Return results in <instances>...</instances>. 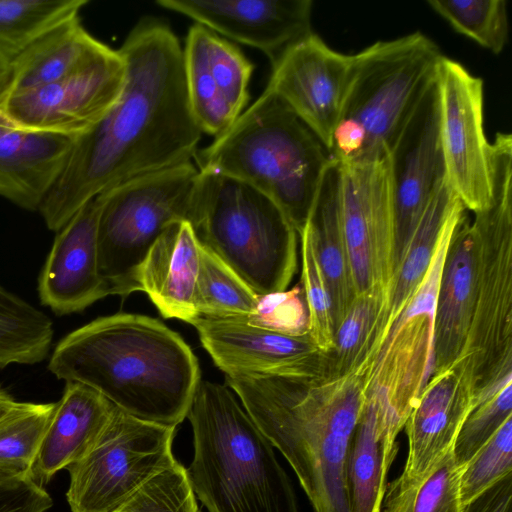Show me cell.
I'll use <instances>...</instances> for the list:
<instances>
[{"mask_svg": "<svg viewBox=\"0 0 512 512\" xmlns=\"http://www.w3.org/2000/svg\"><path fill=\"white\" fill-rule=\"evenodd\" d=\"M122 93L77 135L38 212L59 231L90 199L131 178L191 161L201 138L188 102L183 48L159 20H141L120 47Z\"/></svg>", "mask_w": 512, "mask_h": 512, "instance_id": "1", "label": "cell"}, {"mask_svg": "<svg viewBox=\"0 0 512 512\" xmlns=\"http://www.w3.org/2000/svg\"><path fill=\"white\" fill-rule=\"evenodd\" d=\"M49 371L87 385L143 421L176 427L201 380L197 357L161 321L117 313L70 332L53 350Z\"/></svg>", "mask_w": 512, "mask_h": 512, "instance_id": "2", "label": "cell"}, {"mask_svg": "<svg viewBox=\"0 0 512 512\" xmlns=\"http://www.w3.org/2000/svg\"><path fill=\"white\" fill-rule=\"evenodd\" d=\"M226 383L294 470L315 512H351L346 459L367 375L330 380L227 374Z\"/></svg>", "mask_w": 512, "mask_h": 512, "instance_id": "3", "label": "cell"}, {"mask_svg": "<svg viewBox=\"0 0 512 512\" xmlns=\"http://www.w3.org/2000/svg\"><path fill=\"white\" fill-rule=\"evenodd\" d=\"M187 417L194 456L186 470L208 512H299L274 446L227 385L200 380Z\"/></svg>", "mask_w": 512, "mask_h": 512, "instance_id": "4", "label": "cell"}, {"mask_svg": "<svg viewBox=\"0 0 512 512\" xmlns=\"http://www.w3.org/2000/svg\"><path fill=\"white\" fill-rule=\"evenodd\" d=\"M194 159L198 170L240 180L271 198L299 234L331 155L292 109L265 89Z\"/></svg>", "mask_w": 512, "mask_h": 512, "instance_id": "5", "label": "cell"}, {"mask_svg": "<svg viewBox=\"0 0 512 512\" xmlns=\"http://www.w3.org/2000/svg\"><path fill=\"white\" fill-rule=\"evenodd\" d=\"M439 47L417 31L353 54L352 76L330 155L340 163L389 155L402 127L436 81Z\"/></svg>", "mask_w": 512, "mask_h": 512, "instance_id": "6", "label": "cell"}, {"mask_svg": "<svg viewBox=\"0 0 512 512\" xmlns=\"http://www.w3.org/2000/svg\"><path fill=\"white\" fill-rule=\"evenodd\" d=\"M198 241L257 295L285 291L297 270L298 233L256 188L199 170L190 218Z\"/></svg>", "mask_w": 512, "mask_h": 512, "instance_id": "7", "label": "cell"}, {"mask_svg": "<svg viewBox=\"0 0 512 512\" xmlns=\"http://www.w3.org/2000/svg\"><path fill=\"white\" fill-rule=\"evenodd\" d=\"M491 202L474 213L479 266L476 300L465 346L456 363L470 375L475 398L512 378V143L489 148Z\"/></svg>", "mask_w": 512, "mask_h": 512, "instance_id": "8", "label": "cell"}, {"mask_svg": "<svg viewBox=\"0 0 512 512\" xmlns=\"http://www.w3.org/2000/svg\"><path fill=\"white\" fill-rule=\"evenodd\" d=\"M198 175L189 161L101 193L98 266L110 295L139 291L138 271L155 240L171 223L190 221Z\"/></svg>", "mask_w": 512, "mask_h": 512, "instance_id": "9", "label": "cell"}, {"mask_svg": "<svg viewBox=\"0 0 512 512\" xmlns=\"http://www.w3.org/2000/svg\"><path fill=\"white\" fill-rule=\"evenodd\" d=\"M175 427L135 418L116 406L103 432L79 461L66 469L72 512H114L154 475L176 460Z\"/></svg>", "mask_w": 512, "mask_h": 512, "instance_id": "10", "label": "cell"}, {"mask_svg": "<svg viewBox=\"0 0 512 512\" xmlns=\"http://www.w3.org/2000/svg\"><path fill=\"white\" fill-rule=\"evenodd\" d=\"M340 165L342 225L357 295L393 277V182L389 155Z\"/></svg>", "mask_w": 512, "mask_h": 512, "instance_id": "11", "label": "cell"}, {"mask_svg": "<svg viewBox=\"0 0 512 512\" xmlns=\"http://www.w3.org/2000/svg\"><path fill=\"white\" fill-rule=\"evenodd\" d=\"M446 180L467 210L491 202L489 145L483 126V80L445 56L437 75Z\"/></svg>", "mask_w": 512, "mask_h": 512, "instance_id": "12", "label": "cell"}, {"mask_svg": "<svg viewBox=\"0 0 512 512\" xmlns=\"http://www.w3.org/2000/svg\"><path fill=\"white\" fill-rule=\"evenodd\" d=\"M125 77L124 57L110 47L65 78L7 97L2 112L20 128L79 135L116 103Z\"/></svg>", "mask_w": 512, "mask_h": 512, "instance_id": "13", "label": "cell"}, {"mask_svg": "<svg viewBox=\"0 0 512 512\" xmlns=\"http://www.w3.org/2000/svg\"><path fill=\"white\" fill-rule=\"evenodd\" d=\"M389 161L394 192V275L436 185L446 177L437 79L399 132Z\"/></svg>", "mask_w": 512, "mask_h": 512, "instance_id": "14", "label": "cell"}, {"mask_svg": "<svg viewBox=\"0 0 512 512\" xmlns=\"http://www.w3.org/2000/svg\"><path fill=\"white\" fill-rule=\"evenodd\" d=\"M352 66L353 55L331 49L312 33L272 65L265 89L281 98L330 152Z\"/></svg>", "mask_w": 512, "mask_h": 512, "instance_id": "15", "label": "cell"}, {"mask_svg": "<svg viewBox=\"0 0 512 512\" xmlns=\"http://www.w3.org/2000/svg\"><path fill=\"white\" fill-rule=\"evenodd\" d=\"M215 365L227 374L327 379L326 353L309 333L293 336L234 320L198 316L190 323Z\"/></svg>", "mask_w": 512, "mask_h": 512, "instance_id": "16", "label": "cell"}, {"mask_svg": "<svg viewBox=\"0 0 512 512\" xmlns=\"http://www.w3.org/2000/svg\"><path fill=\"white\" fill-rule=\"evenodd\" d=\"M183 63L192 115L201 132L217 137L245 110L254 65L236 45L197 23L189 28Z\"/></svg>", "mask_w": 512, "mask_h": 512, "instance_id": "17", "label": "cell"}, {"mask_svg": "<svg viewBox=\"0 0 512 512\" xmlns=\"http://www.w3.org/2000/svg\"><path fill=\"white\" fill-rule=\"evenodd\" d=\"M156 4L262 51L271 65L313 33L310 0H158Z\"/></svg>", "mask_w": 512, "mask_h": 512, "instance_id": "18", "label": "cell"}, {"mask_svg": "<svg viewBox=\"0 0 512 512\" xmlns=\"http://www.w3.org/2000/svg\"><path fill=\"white\" fill-rule=\"evenodd\" d=\"M102 194L86 202L57 231L38 280L42 305L55 314L81 312L110 295L99 273L97 228Z\"/></svg>", "mask_w": 512, "mask_h": 512, "instance_id": "19", "label": "cell"}, {"mask_svg": "<svg viewBox=\"0 0 512 512\" xmlns=\"http://www.w3.org/2000/svg\"><path fill=\"white\" fill-rule=\"evenodd\" d=\"M474 404L472 379L460 364L432 375L404 424L408 452L396 479L419 480L451 451Z\"/></svg>", "mask_w": 512, "mask_h": 512, "instance_id": "20", "label": "cell"}, {"mask_svg": "<svg viewBox=\"0 0 512 512\" xmlns=\"http://www.w3.org/2000/svg\"><path fill=\"white\" fill-rule=\"evenodd\" d=\"M478 266V238L466 213L452 234L442 267L433 320L431 376L446 371L461 356L474 312Z\"/></svg>", "mask_w": 512, "mask_h": 512, "instance_id": "21", "label": "cell"}, {"mask_svg": "<svg viewBox=\"0 0 512 512\" xmlns=\"http://www.w3.org/2000/svg\"><path fill=\"white\" fill-rule=\"evenodd\" d=\"M404 424L384 397L366 392L346 459L351 512H379L397 451L396 437Z\"/></svg>", "mask_w": 512, "mask_h": 512, "instance_id": "22", "label": "cell"}, {"mask_svg": "<svg viewBox=\"0 0 512 512\" xmlns=\"http://www.w3.org/2000/svg\"><path fill=\"white\" fill-rule=\"evenodd\" d=\"M200 243L188 221L168 225L155 240L138 271L139 291L145 292L165 318L191 323L198 317L194 292Z\"/></svg>", "mask_w": 512, "mask_h": 512, "instance_id": "23", "label": "cell"}, {"mask_svg": "<svg viewBox=\"0 0 512 512\" xmlns=\"http://www.w3.org/2000/svg\"><path fill=\"white\" fill-rule=\"evenodd\" d=\"M114 407L93 388L66 382L42 438L33 478L39 484L46 483L58 471L83 458L103 432Z\"/></svg>", "mask_w": 512, "mask_h": 512, "instance_id": "24", "label": "cell"}, {"mask_svg": "<svg viewBox=\"0 0 512 512\" xmlns=\"http://www.w3.org/2000/svg\"><path fill=\"white\" fill-rule=\"evenodd\" d=\"M77 135L15 127L0 139V196L38 211Z\"/></svg>", "mask_w": 512, "mask_h": 512, "instance_id": "25", "label": "cell"}, {"mask_svg": "<svg viewBox=\"0 0 512 512\" xmlns=\"http://www.w3.org/2000/svg\"><path fill=\"white\" fill-rule=\"evenodd\" d=\"M109 48L85 29L80 15L73 16L38 37L8 66L7 97L65 78Z\"/></svg>", "mask_w": 512, "mask_h": 512, "instance_id": "26", "label": "cell"}, {"mask_svg": "<svg viewBox=\"0 0 512 512\" xmlns=\"http://www.w3.org/2000/svg\"><path fill=\"white\" fill-rule=\"evenodd\" d=\"M307 221L328 285L335 330L352 304L356 291L341 217V165L333 157L323 173Z\"/></svg>", "mask_w": 512, "mask_h": 512, "instance_id": "27", "label": "cell"}, {"mask_svg": "<svg viewBox=\"0 0 512 512\" xmlns=\"http://www.w3.org/2000/svg\"><path fill=\"white\" fill-rule=\"evenodd\" d=\"M390 284L357 294L336 326L326 353L327 379L355 372L368 376L389 328Z\"/></svg>", "mask_w": 512, "mask_h": 512, "instance_id": "28", "label": "cell"}, {"mask_svg": "<svg viewBox=\"0 0 512 512\" xmlns=\"http://www.w3.org/2000/svg\"><path fill=\"white\" fill-rule=\"evenodd\" d=\"M463 208L446 177L441 179L390 282L388 331L421 285L446 226Z\"/></svg>", "mask_w": 512, "mask_h": 512, "instance_id": "29", "label": "cell"}, {"mask_svg": "<svg viewBox=\"0 0 512 512\" xmlns=\"http://www.w3.org/2000/svg\"><path fill=\"white\" fill-rule=\"evenodd\" d=\"M53 333L47 314L0 285V369L45 360Z\"/></svg>", "mask_w": 512, "mask_h": 512, "instance_id": "30", "label": "cell"}, {"mask_svg": "<svg viewBox=\"0 0 512 512\" xmlns=\"http://www.w3.org/2000/svg\"><path fill=\"white\" fill-rule=\"evenodd\" d=\"M87 0H0V67L8 66L38 37L79 15Z\"/></svg>", "mask_w": 512, "mask_h": 512, "instance_id": "31", "label": "cell"}, {"mask_svg": "<svg viewBox=\"0 0 512 512\" xmlns=\"http://www.w3.org/2000/svg\"><path fill=\"white\" fill-rule=\"evenodd\" d=\"M199 254L194 292L197 315L245 322L256 312L259 295L201 243Z\"/></svg>", "mask_w": 512, "mask_h": 512, "instance_id": "32", "label": "cell"}, {"mask_svg": "<svg viewBox=\"0 0 512 512\" xmlns=\"http://www.w3.org/2000/svg\"><path fill=\"white\" fill-rule=\"evenodd\" d=\"M461 470L452 449L419 480L389 484L379 512H461Z\"/></svg>", "mask_w": 512, "mask_h": 512, "instance_id": "33", "label": "cell"}, {"mask_svg": "<svg viewBox=\"0 0 512 512\" xmlns=\"http://www.w3.org/2000/svg\"><path fill=\"white\" fill-rule=\"evenodd\" d=\"M56 403L17 402L0 417V470L31 476Z\"/></svg>", "mask_w": 512, "mask_h": 512, "instance_id": "34", "label": "cell"}, {"mask_svg": "<svg viewBox=\"0 0 512 512\" xmlns=\"http://www.w3.org/2000/svg\"><path fill=\"white\" fill-rule=\"evenodd\" d=\"M430 7L458 33L463 34L494 54L508 41L509 25L504 0H430Z\"/></svg>", "mask_w": 512, "mask_h": 512, "instance_id": "35", "label": "cell"}, {"mask_svg": "<svg viewBox=\"0 0 512 512\" xmlns=\"http://www.w3.org/2000/svg\"><path fill=\"white\" fill-rule=\"evenodd\" d=\"M298 235L301 244L300 285L309 313V335L322 352L328 353L333 347L334 336L332 303L308 221Z\"/></svg>", "mask_w": 512, "mask_h": 512, "instance_id": "36", "label": "cell"}, {"mask_svg": "<svg viewBox=\"0 0 512 512\" xmlns=\"http://www.w3.org/2000/svg\"><path fill=\"white\" fill-rule=\"evenodd\" d=\"M114 512H201L187 470L175 461L154 475Z\"/></svg>", "mask_w": 512, "mask_h": 512, "instance_id": "37", "label": "cell"}, {"mask_svg": "<svg viewBox=\"0 0 512 512\" xmlns=\"http://www.w3.org/2000/svg\"><path fill=\"white\" fill-rule=\"evenodd\" d=\"M512 472V417L462 467L460 498L465 506Z\"/></svg>", "mask_w": 512, "mask_h": 512, "instance_id": "38", "label": "cell"}, {"mask_svg": "<svg viewBox=\"0 0 512 512\" xmlns=\"http://www.w3.org/2000/svg\"><path fill=\"white\" fill-rule=\"evenodd\" d=\"M512 417V383L473 406L465 418L453 446V456L461 468Z\"/></svg>", "mask_w": 512, "mask_h": 512, "instance_id": "39", "label": "cell"}, {"mask_svg": "<svg viewBox=\"0 0 512 512\" xmlns=\"http://www.w3.org/2000/svg\"><path fill=\"white\" fill-rule=\"evenodd\" d=\"M245 322L293 336L308 334L309 313L301 285L259 295L256 312Z\"/></svg>", "mask_w": 512, "mask_h": 512, "instance_id": "40", "label": "cell"}, {"mask_svg": "<svg viewBox=\"0 0 512 512\" xmlns=\"http://www.w3.org/2000/svg\"><path fill=\"white\" fill-rule=\"evenodd\" d=\"M52 499L31 476L0 470V512H46Z\"/></svg>", "mask_w": 512, "mask_h": 512, "instance_id": "41", "label": "cell"}, {"mask_svg": "<svg viewBox=\"0 0 512 512\" xmlns=\"http://www.w3.org/2000/svg\"><path fill=\"white\" fill-rule=\"evenodd\" d=\"M461 512H512V472L463 506Z\"/></svg>", "mask_w": 512, "mask_h": 512, "instance_id": "42", "label": "cell"}, {"mask_svg": "<svg viewBox=\"0 0 512 512\" xmlns=\"http://www.w3.org/2000/svg\"><path fill=\"white\" fill-rule=\"evenodd\" d=\"M10 73L8 68H0V111L8 95Z\"/></svg>", "mask_w": 512, "mask_h": 512, "instance_id": "43", "label": "cell"}, {"mask_svg": "<svg viewBox=\"0 0 512 512\" xmlns=\"http://www.w3.org/2000/svg\"><path fill=\"white\" fill-rule=\"evenodd\" d=\"M17 402L6 389L0 388V417L13 408Z\"/></svg>", "mask_w": 512, "mask_h": 512, "instance_id": "44", "label": "cell"}, {"mask_svg": "<svg viewBox=\"0 0 512 512\" xmlns=\"http://www.w3.org/2000/svg\"><path fill=\"white\" fill-rule=\"evenodd\" d=\"M15 126L11 120L2 112L0 111V139H2L7 133H9L11 130H13Z\"/></svg>", "mask_w": 512, "mask_h": 512, "instance_id": "45", "label": "cell"}, {"mask_svg": "<svg viewBox=\"0 0 512 512\" xmlns=\"http://www.w3.org/2000/svg\"><path fill=\"white\" fill-rule=\"evenodd\" d=\"M0 68H3V67H0Z\"/></svg>", "mask_w": 512, "mask_h": 512, "instance_id": "46", "label": "cell"}]
</instances>
